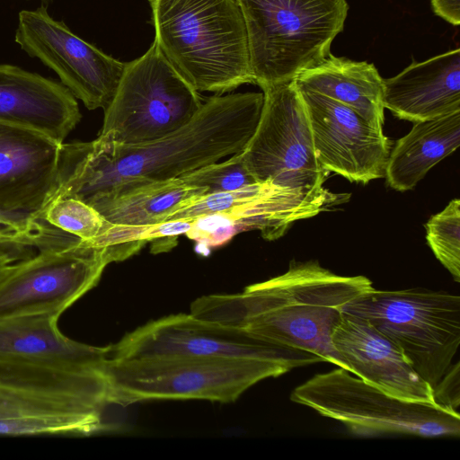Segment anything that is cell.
I'll list each match as a JSON object with an SVG mask.
<instances>
[{"label":"cell","instance_id":"1","mask_svg":"<svg viewBox=\"0 0 460 460\" xmlns=\"http://www.w3.org/2000/svg\"><path fill=\"white\" fill-rule=\"evenodd\" d=\"M263 99V93L215 94L188 123L149 142H63L51 199L72 197L87 202L119 184L180 178L242 152L257 128Z\"/></svg>","mask_w":460,"mask_h":460},{"label":"cell","instance_id":"2","mask_svg":"<svg viewBox=\"0 0 460 460\" xmlns=\"http://www.w3.org/2000/svg\"><path fill=\"white\" fill-rule=\"evenodd\" d=\"M373 288L365 276H341L316 261H293L285 273L241 293L199 297L190 314L269 344L318 355L348 370L332 334L344 305Z\"/></svg>","mask_w":460,"mask_h":460},{"label":"cell","instance_id":"3","mask_svg":"<svg viewBox=\"0 0 460 460\" xmlns=\"http://www.w3.org/2000/svg\"><path fill=\"white\" fill-rule=\"evenodd\" d=\"M103 361L0 353V436L85 437L109 429Z\"/></svg>","mask_w":460,"mask_h":460},{"label":"cell","instance_id":"4","mask_svg":"<svg viewBox=\"0 0 460 460\" xmlns=\"http://www.w3.org/2000/svg\"><path fill=\"white\" fill-rule=\"evenodd\" d=\"M155 41L198 92L224 94L254 84L248 40L235 0H148Z\"/></svg>","mask_w":460,"mask_h":460},{"label":"cell","instance_id":"5","mask_svg":"<svg viewBox=\"0 0 460 460\" xmlns=\"http://www.w3.org/2000/svg\"><path fill=\"white\" fill-rule=\"evenodd\" d=\"M324 362L315 354L291 358L156 356L113 359L105 370L112 404L199 399L233 402L258 382Z\"/></svg>","mask_w":460,"mask_h":460},{"label":"cell","instance_id":"6","mask_svg":"<svg viewBox=\"0 0 460 460\" xmlns=\"http://www.w3.org/2000/svg\"><path fill=\"white\" fill-rule=\"evenodd\" d=\"M245 24L254 84L290 83L319 65L343 31L346 0H235Z\"/></svg>","mask_w":460,"mask_h":460},{"label":"cell","instance_id":"7","mask_svg":"<svg viewBox=\"0 0 460 460\" xmlns=\"http://www.w3.org/2000/svg\"><path fill=\"white\" fill-rule=\"evenodd\" d=\"M342 312L367 320L389 338L432 389L460 345V296L447 291L373 288Z\"/></svg>","mask_w":460,"mask_h":460},{"label":"cell","instance_id":"8","mask_svg":"<svg viewBox=\"0 0 460 460\" xmlns=\"http://www.w3.org/2000/svg\"><path fill=\"white\" fill-rule=\"evenodd\" d=\"M290 400L341 422L360 437L460 435L458 411L393 396L339 367L296 386Z\"/></svg>","mask_w":460,"mask_h":460},{"label":"cell","instance_id":"9","mask_svg":"<svg viewBox=\"0 0 460 460\" xmlns=\"http://www.w3.org/2000/svg\"><path fill=\"white\" fill-rule=\"evenodd\" d=\"M202 104L154 40L144 55L125 64L97 139L109 145L153 141L188 123Z\"/></svg>","mask_w":460,"mask_h":460},{"label":"cell","instance_id":"10","mask_svg":"<svg viewBox=\"0 0 460 460\" xmlns=\"http://www.w3.org/2000/svg\"><path fill=\"white\" fill-rule=\"evenodd\" d=\"M341 199L332 192L309 194L270 181H258L229 192L203 195L167 221L191 220L185 235L205 254L246 231L259 230L265 240H277L295 221L312 217Z\"/></svg>","mask_w":460,"mask_h":460},{"label":"cell","instance_id":"11","mask_svg":"<svg viewBox=\"0 0 460 460\" xmlns=\"http://www.w3.org/2000/svg\"><path fill=\"white\" fill-rule=\"evenodd\" d=\"M116 247L84 241L47 246L0 276V321L60 315L95 287L106 266L125 260Z\"/></svg>","mask_w":460,"mask_h":460},{"label":"cell","instance_id":"12","mask_svg":"<svg viewBox=\"0 0 460 460\" xmlns=\"http://www.w3.org/2000/svg\"><path fill=\"white\" fill-rule=\"evenodd\" d=\"M257 128L243 159L257 181H270L305 193L323 195L329 174L320 165L310 121L296 80L262 90Z\"/></svg>","mask_w":460,"mask_h":460},{"label":"cell","instance_id":"13","mask_svg":"<svg viewBox=\"0 0 460 460\" xmlns=\"http://www.w3.org/2000/svg\"><path fill=\"white\" fill-rule=\"evenodd\" d=\"M14 40L30 57L52 69L88 110H104L111 102L126 63L72 32L46 6L19 13Z\"/></svg>","mask_w":460,"mask_h":460},{"label":"cell","instance_id":"14","mask_svg":"<svg viewBox=\"0 0 460 460\" xmlns=\"http://www.w3.org/2000/svg\"><path fill=\"white\" fill-rule=\"evenodd\" d=\"M313 353L252 338L234 327L191 314H172L146 323L111 345L113 359L156 356L291 358Z\"/></svg>","mask_w":460,"mask_h":460},{"label":"cell","instance_id":"15","mask_svg":"<svg viewBox=\"0 0 460 460\" xmlns=\"http://www.w3.org/2000/svg\"><path fill=\"white\" fill-rule=\"evenodd\" d=\"M62 144L34 128L0 120V217L47 230L40 216L57 188Z\"/></svg>","mask_w":460,"mask_h":460},{"label":"cell","instance_id":"16","mask_svg":"<svg viewBox=\"0 0 460 460\" xmlns=\"http://www.w3.org/2000/svg\"><path fill=\"white\" fill-rule=\"evenodd\" d=\"M299 90L321 167L363 184L385 177L391 141L383 128L373 127L337 101L303 88Z\"/></svg>","mask_w":460,"mask_h":460},{"label":"cell","instance_id":"17","mask_svg":"<svg viewBox=\"0 0 460 460\" xmlns=\"http://www.w3.org/2000/svg\"><path fill=\"white\" fill-rule=\"evenodd\" d=\"M332 342L348 371L364 382L401 399L436 403L432 387L400 349L367 320L343 313Z\"/></svg>","mask_w":460,"mask_h":460},{"label":"cell","instance_id":"18","mask_svg":"<svg viewBox=\"0 0 460 460\" xmlns=\"http://www.w3.org/2000/svg\"><path fill=\"white\" fill-rule=\"evenodd\" d=\"M81 118L76 99L61 83L0 64V120L34 128L63 143Z\"/></svg>","mask_w":460,"mask_h":460},{"label":"cell","instance_id":"19","mask_svg":"<svg viewBox=\"0 0 460 460\" xmlns=\"http://www.w3.org/2000/svg\"><path fill=\"white\" fill-rule=\"evenodd\" d=\"M384 82L385 109L400 119L415 123L460 111V49L413 60Z\"/></svg>","mask_w":460,"mask_h":460},{"label":"cell","instance_id":"20","mask_svg":"<svg viewBox=\"0 0 460 460\" xmlns=\"http://www.w3.org/2000/svg\"><path fill=\"white\" fill-rule=\"evenodd\" d=\"M207 193L206 187L188 184L180 178L128 181L97 194L85 203L111 224L147 226L166 222L175 212Z\"/></svg>","mask_w":460,"mask_h":460},{"label":"cell","instance_id":"21","mask_svg":"<svg viewBox=\"0 0 460 460\" xmlns=\"http://www.w3.org/2000/svg\"><path fill=\"white\" fill-rule=\"evenodd\" d=\"M296 83L299 88L341 102L373 127L383 128L385 82L374 64L330 53L319 65L303 72Z\"/></svg>","mask_w":460,"mask_h":460},{"label":"cell","instance_id":"22","mask_svg":"<svg viewBox=\"0 0 460 460\" xmlns=\"http://www.w3.org/2000/svg\"><path fill=\"white\" fill-rule=\"evenodd\" d=\"M460 146V111L415 122L391 149L385 177L392 189H414L427 172Z\"/></svg>","mask_w":460,"mask_h":460},{"label":"cell","instance_id":"23","mask_svg":"<svg viewBox=\"0 0 460 460\" xmlns=\"http://www.w3.org/2000/svg\"><path fill=\"white\" fill-rule=\"evenodd\" d=\"M58 316L39 315L0 321V353L70 361H103L111 346L75 341L58 328Z\"/></svg>","mask_w":460,"mask_h":460},{"label":"cell","instance_id":"24","mask_svg":"<svg viewBox=\"0 0 460 460\" xmlns=\"http://www.w3.org/2000/svg\"><path fill=\"white\" fill-rule=\"evenodd\" d=\"M40 220L88 243L98 238L110 223L94 208L72 197L52 199Z\"/></svg>","mask_w":460,"mask_h":460},{"label":"cell","instance_id":"25","mask_svg":"<svg viewBox=\"0 0 460 460\" xmlns=\"http://www.w3.org/2000/svg\"><path fill=\"white\" fill-rule=\"evenodd\" d=\"M426 239L436 258L460 281V199H452L425 225Z\"/></svg>","mask_w":460,"mask_h":460},{"label":"cell","instance_id":"26","mask_svg":"<svg viewBox=\"0 0 460 460\" xmlns=\"http://www.w3.org/2000/svg\"><path fill=\"white\" fill-rule=\"evenodd\" d=\"M180 179L190 185L206 187L207 194L229 192L258 182L249 172L242 152L187 172Z\"/></svg>","mask_w":460,"mask_h":460},{"label":"cell","instance_id":"27","mask_svg":"<svg viewBox=\"0 0 460 460\" xmlns=\"http://www.w3.org/2000/svg\"><path fill=\"white\" fill-rule=\"evenodd\" d=\"M459 368V361L452 363L433 388L435 402L455 411H458L460 403Z\"/></svg>","mask_w":460,"mask_h":460},{"label":"cell","instance_id":"28","mask_svg":"<svg viewBox=\"0 0 460 460\" xmlns=\"http://www.w3.org/2000/svg\"><path fill=\"white\" fill-rule=\"evenodd\" d=\"M34 244L23 239H0V276L12 264L34 254Z\"/></svg>","mask_w":460,"mask_h":460},{"label":"cell","instance_id":"29","mask_svg":"<svg viewBox=\"0 0 460 460\" xmlns=\"http://www.w3.org/2000/svg\"><path fill=\"white\" fill-rule=\"evenodd\" d=\"M41 233L38 230L0 217V239H23L31 242L35 247L41 242Z\"/></svg>","mask_w":460,"mask_h":460},{"label":"cell","instance_id":"30","mask_svg":"<svg viewBox=\"0 0 460 460\" xmlns=\"http://www.w3.org/2000/svg\"><path fill=\"white\" fill-rule=\"evenodd\" d=\"M433 12L447 22L460 23V0H430Z\"/></svg>","mask_w":460,"mask_h":460},{"label":"cell","instance_id":"31","mask_svg":"<svg viewBox=\"0 0 460 460\" xmlns=\"http://www.w3.org/2000/svg\"><path fill=\"white\" fill-rule=\"evenodd\" d=\"M40 1H42L43 3H49V2H51L52 0H40Z\"/></svg>","mask_w":460,"mask_h":460}]
</instances>
